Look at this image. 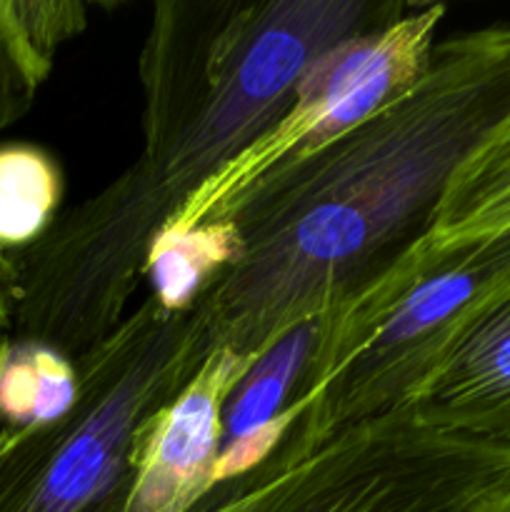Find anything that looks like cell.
Returning a JSON list of instances; mask_svg holds the SVG:
<instances>
[{
  "mask_svg": "<svg viewBox=\"0 0 510 512\" xmlns=\"http://www.w3.org/2000/svg\"><path fill=\"white\" fill-rule=\"evenodd\" d=\"M0 340H3V335H0Z\"/></svg>",
  "mask_w": 510,
  "mask_h": 512,
  "instance_id": "18",
  "label": "cell"
},
{
  "mask_svg": "<svg viewBox=\"0 0 510 512\" xmlns=\"http://www.w3.org/2000/svg\"><path fill=\"white\" fill-rule=\"evenodd\" d=\"M0 18L20 53L40 78H48L60 45L85 30L88 5L80 0H0Z\"/></svg>",
  "mask_w": 510,
  "mask_h": 512,
  "instance_id": "14",
  "label": "cell"
},
{
  "mask_svg": "<svg viewBox=\"0 0 510 512\" xmlns=\"http://www.w3.org/2000/svg\"><path fill=\"white\" fill-rule=\"evenodd\" d=\"M243 253L235 223L200 225L193 230H163L145 263L150 298L168 310L188 313L210 285Z\"/></svg>",
  "mask_w": 510,
  "mask_h": 512,
  "instance_id": "12",
  "label": "cell"
},
{
  "mask_svg": "<svg viewBox=\"0 0 510 512\" xmlns=\"http://www.w3.org/2000/svg\"><path fill=\"white\" fill-rule=\"evenodd\" d=\"M510 233V113L455 170L425 243L448 248Z\"/></svg>",
  "mask_w": 510,
  "mask_h": 512,
  "instance_id": "10",
  "label": "cell"
},
{
  "mask_svg": "<svg viewBox=\"0 0 510 512\" xmlns=\"http://www.w3.org/2000/svg\"><path fill=\"white\" fill-rule=\"evenodd\" d=\"M8 325V305H5V280H3V253H0V333Z\"/></svg>",
  "mask_w": 510,
  "mask_h": 512,
  "instance_id": "16",
  "label": "cell"
},
{
  "mask_svg": "<svg viewBox=\"0 0 510 512\" xmlns=\"http://www.w3.org/2000/svg\"><path fill=\"white\" fill-rule=\"evenodd\" d=\"M510 113V23L435 43L423 78L240 215V258L193 305L205 355L258 358L388 270L433 223L455 170Z\"/></svg>",
  "mask_w": 510,
  "mask_h": 512,
  "instance_id": "2",
  "label": "cell"
},
{
  "mask_svg": "<svg viewBox=\"0 0 510 512\" xmlns=\"http://www.w3.org/2000/svg\"><path fill=\"white\" fill-rule=\"evenodd\" d=\"M43 83L0 18V130L28 113Z\"/></svg>",
  "mask_w": 510,
  "mask_h": 512,
  "instance_id": "15",
  "label": "cell"
},
{
  "mask_svg": "<svg viewBox=\"0 0 510 512\" xmlns=\"http://www.w3.org/2000/svg\"><path fill=\"white\" fill-rule=\"evenodd\" d=\"M373 0H160L140 50L143 148L43 238L3 255L10 338L75 360L108 338L178 210L278 120L318 55L405 13Z\"/></svg>",
  "mask_w": 510,
  "mask_h": 512,
  "instance_id": "1",
  "label": "cell"
},
{
  "mask_svg": "<svg viewBox=\"0 0 510 512\" xmlns=\"http://www.w3.org/2000/svg\"><path fill=\"white\" fill-rule=\"evenodd\" d=\"M330 313L333 310L315 315L280 335L238 380L223 408L213 490L248 478L283 443L288 430L285 415L298 395L310 358L328 330Z\"/></svg>",
  "mask_w": 510,
  "mask_h": 512,
  "instance_id": "9",
  "label": "cell"
},
{
  "mask_svg": "<svg viewBox=\"0 0 510 512\" xmlns=\"http://www.w3.org/2000/svg\"><path fill=\"white\" fill-rule=\"evenodd\" d=\"M78 368L38 340H0V438L58 423L78 400Z\"/></svg>",
  "mask_w": 510,
  "mask_h": 512,
  "instance_id": "11",
  "label": "cell"
},
{
  "mask_svg": "<svg viewBox=\"0 0 510 512\" xmlns=\"http://www.w3.org/2000/svg\"><path fill=\"white\" fill-rule=\"evenodd\" d=\"M63 173L48 150L28 143L0 148V253H18L58 218Z\"/></svg>",
  "mask_w": 510,
  "mask_h": 512,
  "instance_id": "13",
  "label": "cell"
},
{
  "mask_svg": "<svg viewBox=\"0 0 510 512\" xmlns=\"http://www.w3.org/2000/svg\"><path fill=\"white\" fill-rule=\"evenodd\" d=\"M445 13L443 3L408 5L398 18L318 55L298 78L278 120L220 168L165 230L230 223L260 188L403 98L428 70Z\"/></svg>",
  "mask_w": 510,
  "mask_h": 512,
  "instance_id": "6",
  "label": "cell"
},
{
  "mask_svg": "<svg viewBox=\"0 0 510 512\" xmlns=\"http://www.w3.org/2000/svg\"><path fill=\"white\" fill-rule=\"evenodd\" d=\"M478 512H510V495H505V498H500V500H495V503L485 505V508L478 510Z\"/></svg>",
  "mask_w": 510,
  "mask_h": 512,
  "instance_id": "17",
  "label": "cell"
},
{
  "mask_svg": "<svg viewBox=\"0 0 510 512\" xmlns=\"http://www.w3.org/2000/svg\"><path fill=\"white\" fill-rule=\"evenodd\" d=\"M395 413L425 428L510 445V280L470 313Z\"/></svg>",
  "mask_w": 510,
  "mask_h": 512,
  "instance_id": "8",
  "label": "cell"
},
{
  "mask_svg": "<svg viewBox=\"0 0 510 512\" xmlns=\"http://www.w3.org/2000/svg\"><path fill=\"white\" fill-rule=\"evenodd\" d=\"M508 280L510 233L448 248L420 238L335 305L285 415L283 443L250 475L293 468L345 430L403 408L470 313Z\"/></svg>",
  "mask_w": 510,
  "mask_h": 512,
  "instance_id": "3",
  "label": "cell"
},
{
  "mask_svg": "<svg viewBox=\"0 0 510 512\" xmlns=\"http://www.w3.org/2000/svg\"><path fill=\"white\" fill-rule=\"evenodd\" d=\"M505 495L510 445L390 413L293 468L213 490L195 512H478Z\"/></svg>",
  "mask_w": 510,
  "mask_h": 512,
  "instance_id": "5",
  "label": "cell"
},
{
  "mask_svg": "<svg viewBox=\"0 0 510 512\" xmlns=\"http://www.w3.org/2000/svg\"><path fill=\"white\" fill-rule=\"evenodd\" d=\"M208 358L193 310L145 298L75 360L78 400L65 418L0 438V512H120L135 440Z\"/></svg>",
  "mask_w": 510,
  "mask_h": 512,
  "instance_id": "4",
  "label": "cell"
},
{
  "mask_svg": "<svg viewBox=\"0 0 510 512\" xmlns=\"http://www.w3.org/2000/svg\"><path fill=\"white\" fill-rule=\"evenodd\" d=\"M255 358L215 350L140 430L120 512H195L213 493L223 408Z\"/></svg>",
  "mask_w": 510,
  "mask_h": 512,
  "instance_id": "7",
  "label": "cell"
}]
</instances>
